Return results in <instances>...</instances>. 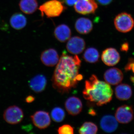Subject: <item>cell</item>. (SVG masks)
Masks as SVG:
<instances>
[{
  "instance_id": "d4e9b609",
  "label": "cell",
  "mask_w": 134,
  "mask_h": 134,
  "mask_svg": "<svg viewBox=\"0 0 134 134\" xmlns=\"http://www.w3.org/2000/svg\"><path fill=\"white\" fill-rule=\"evenodd\" d=\"M125 70L126 71H132L134 73V59H129L127 64L125 67Z\"/></svg>"
},
{
  "instance_id": "8992f818",
  "label": "cell",
  "mask_w": 134,
  "mask_h": 134,
  "mask_svg": "<svg viewBox=\"0 0 134 134\" xmlns=\"http://www.w3.org/2000/svg\"><path fill=\"white\" fill-rule=\"evenodd\" d=\"M74 6L77 13L83 15L94 14L98 7L96 0H78Z\"/></svg>"
},
{
  "instance_id": "9a60e30c",
  "label": "cell",
  "mask_w": 134,
  "mask_h": 134,
  "mask_svg": "<svg viewBox=\"0 0 134 134\" xmlns=\"http://www.w3.org/2000/svg\"><path fill=\"white\" fill-rule=\"evenodd\" d=\"M47 84L46 78L44 75L39 74L34 77L29 82L30 88L36 93L42 92L46 88Z\"/></svg>"
},
{
  "instance_id": "8fae6325",
  "label": "cell",
  "mask_w": 134,
  "mask_h": 134,
  "mask_svg": "<svg viewBox=\"0 0 134 134\" xmlns=\"http://www.w3.org/2000/svg\"><path fill=\"white\" fill-rule=\"evenodd\" d=\"M40 59L44 65L47 66L53 67L58 64L59 57L55 49L50 48L43 51L41 53Z\"/></svg>"
},
{
  "instance_id": "4fadbf2b",
  "label": "cell",
  "mask_w": 134,
  "mask_h": 134,
  "mask_svg": "<svg viewBox=\"0 0 134 134\" xmlns=\"http://www.w3.org/2000/svg\"><path fill=\"white\" fill-rule=\"evenodd\" d=\"M65 107L69 114L75 116L79 114L82 111V104L80 99L72 96L67 99L65 103Z\"/></svg>"
},
{
  "instance_id": "52a82bcc",
  "label": "cell",
  "mask_w": 134,
  "mask_h": 134,
  "mask_svg": "<svg viewBox=\"0 0 134 134\" xmlns=\"http://www.w3.org/2000/svg\"><path fill=\"white\" fill-rule=\"evenodd\" d=\"M86 43L83 38L78 36L70 37L67 42L66 47L68 52L74 55L81 53L85 49Z\"/></svg>"
},
{
  "instance_id": "7402d4cb",
  "label": "cell",
  "mask_w": 134,
  "mask_h": 134,
  "mask_svg": "<svg viewBox=\"0 0 134 134\" xmlns=\"http://www.w3.org/2000/svg\"><path fill=\"white\" fill-rule=\"evenodd\" d=\"M98 130V129L96 124L91 122H85L79 129V133L81 134H95Z\"/></svg>"
},
{
  "instance_id": "44dd1931",
  "label": "cell",
  "mask_w": 134,
  "mask_h": 134,
  "mask_svg": "<svg viewBox=\"0 0 134 134\" xmlns=\"http://www.w3.org/2000/svg\"><path fill=\"white\" fill-rule=\"evenodd\" d=\"M84 59L89 63H96L98 62L99 54L98 50L94 47L87 48L84 53L83 56Z\"/></svg>"
},
{
  "instance_id": "4316f807",
  "label": "cell",
  "mask_w": 134,
  "mask_h": 134,
  "mask_svg": "<svg viewBox=\"0 0 134 134\" xmlns=\"http://www.w3.org/2000/svg\"><path fill=\"white\" fill-rule=\"evenodd\" d=\"M112 1L113 0H97V1L100 5H107L110 4Z\"/></svg>"
},
{
  "instance_id": "30bf717a",
  "label": "cell",
  "mask_w": 134,
  "mask_h": 134,
  "mask_svg": "<svg viewBox=\"0 0 134 134\" xmlns=\"http://www.w3.org/2000/svg\"><path fill=\"white\" fill-rule=\"evenodd\" d=\"M101 59L105 65L113 66L119 62L120 56L115 48L111 47L106 48L103 51L101 55Z\"/></svg>"
},
{
  "instance_id": "83f0119b",
  "label": "cell",
  "mask_w": 134,
  "mask_h": 134,
  "mask_svg": "<svg viewBox=\"0 0 134 134\" xmlns=\"http://www.w3.org/2000/svg\"><path fill=\"white\" fill-rule=\"evenodd\" d=\"M129 44L128 43H125L121 45V50L123 52H127L129 50Z\"/></svg>"
},
{
  "instance_id": "7a4b0ae2",
  "label": "cell",
  "mask_w": 134,
  "mask_h": 134,
  "mask_svg": "<svg viewBox=\"0 0 134 134\" xmlns=\"http://www.w3.org/2000/svg\"><path fill=\"white\" fill-rule=\"evenodd\" d=\"M82 93L85 99L101 106L112 100L113 91L109 84L99 80L96 75H92L85 81Z\"/></svg>"
},
{
  "instance_id": "4dcf8cb0",
  "label": "cell",
  "mask_w": 134,
  "mask_h": 134,
  "mask_svg": "<svg viewBox=\"0 0 134 134\" xmlns=\"http://www.w3.org/2000/svg\"><path fill=\"white\" fill-rule=\"evenodd\" d=\"M130 80H131V81L132 82L134 85V76L130 77Z\"/></svg>"
},
{
  "instance_id": "ffe728a7",
  "label": "cell",
  "mask_w": 134,
  "mask_h": 134,
  "mask_svg": "<svg viewBox=\"0 0 134 134\" xmlns=\"http://www.w3.org/2000/svg\"><path fill=\"white\" fill-rule=\"evenodd\" d=\"M10 25L14 29L20 30L23 29L27 24L26 18L22 14L16 13L12 15L10 19Z\"/></svg>"
},
{
  "instance_id": "5bb4252c",
  "label": "cell",
  "mask_w": 134,
  "mask_h": 134,
  "mask_svg": "<svg viewBox=\"0 0 134 134\" xmlns=\"http://www.w3.org/2000/svg\"><path fill=\"white\" fill-rule=\"evenodd\" d=\"M100 127L104 132L111 133L114 132L118 126V121L115 117L111 115L103 116L100 120Z\"/></svg>"
},
{
  "instance_id": "cb8c5ba5",
  "label": "cell",
  "mask_w": 134,
  "mask_h": 134,
  "mask_svg": "<svg viewBox=\"0 0 134 134\" xmlns=\"http://www.w3.org/2000/svg\"><path fill=\"white\" fill-rule=\"evenodd\" d=\"M58 132L59 134H73L74 129L70 125L65 124L60 127L58 129Z\"/></svg>"
},
{
  "instance_id": "277c9868",
  "label": "cell",
  "mask_w": 134,
  "mask_h": 134,
  "mask_svg": "<svg viewBox=\"0 0 134 134\" xmlns=\"http://www.w3.org/2000/svg\"><path fill=\"white\" fill-rule=\"evenodd\" d=\"M114 24L118 31L126 33L133 28L134 20L131 15L126 12H122L117 15L115 18Z\"/></svg>"
},
{
  "instance_id": "ba28073f",
  "label": "cell",
  "mask_w": 134,
  "mask_h": 134,
  "mask_svg": "<svg viewBox=\"0 0 134 134\" xmlns=\"http://www.w3.org/2000/svg\"><path fill=\"white\" fill-rule=\"evenodd\" d=\"M31 118L34 125L40 129H45L51 124L49 113L45 111H37L31 116Z\"/></svg>"
},
{
  "instance_id": "f1b7e54d",
  "label": "cell",
  "mask_w": 134,
  "mask_h": 134,
  "mask_svg": "<svg viewBox=\"0 0 134 134\" xmlns=\"http://www.w3.org/2000/svg\"><path fill=\"white\" fill-rule=\"evenodd\" d=\"M35 100V98L32 96H28L25 99V101L27 103H31Z\"/></svg>"
},
{
  "instance_id": "484cf974",
  "label": "cell",
  "mask_w": 134,
  "mask_h": 134,
  "mask_svg": "<svg viewBox=\"0 0 134 134\" xmlns=\"http://www.w3.org/2000/svg\"><path fill=\"white\" fill-rule=\"evenodd\" d=\"M63 1L66 5L71 7L74 5L78 0H63Z\"/></svg>"
},
{
  "instance_id": "e0dca14e",
  "label": "cell",
  "mask_w": 134,
  "mask_h": 134,
  "mask_svg": "<svg viewBox=\"0 0 134 134\" xmlns=\"http://www.w3.org/2000/svg\"><path fill=\"white\" fill-rule=\"evenodd\" d=\"M71 31L69 26L66 25L61 24L58 25L54 31L55 38L61 43H65L71 37Z\"/></svg>"
},
{
  "instance_id": "ac0fdd59",
  "label": "cell",
  "mask_w": 134,
  "mask_h": 134,
  "mask_svg": "<svg viewBox=\"0 0 134 134\" xmlns=\"http://www.w3.org/2000/svg\"><path fill=\"white\" fill-rule=\"evenodd\" d=\"M115 93L116 98L119 100H128L132 96V88L127 84H120L115 87Z\"/></svg>"
},
{
  "instance_id": "d6986e66",
  "label": "cell",
  "mask_w": 134,
  "mask_h": 134,
  "mask_svg": "<svg viewBox=\"0 0 134 134\" xmlns=\"http://www.w3.org/2000/svg\"><path fill=\"white\" fill-rule=\"evenodd\" d=\"M20 9L26 14H31L37 10L38 3L37 0H20L19 3Z\"/></svg>"
},
{
  "instance_id": "f546056e",
  "label": "cell",
  "mask_w": 134,
  "mask_h": 134,
  "mask_svg": "<svg viewBox=\"0 0 134 134\" xmlns=\"http://www.w3.org/2000/svg\"><path fill=\"white\" fill-rule=\"evenodd\" d=\"M88 113L90 115H93V116L96 115V114L95 110H93L92 108H91V109H90L89 110Z\"/></svg>"
},
{
  "instance_id": "3957f363",
  "label": "cell",
  "mask_w": 134,
  "mask_h": 134,
  "mask_svg": "<svg viewBox=\"0 0 134 134\" xmlns=\"http://www.w3.org/2000/svg\"><path fill=\"white\" fill-rule=\"evenodd\" d=\"M39 9L42 16L45 15L48 18H54L60 15L66 7L59 0H50L44 3Z\"/></svg>"
},
{
  "instance_id": "603a6c76",
  "label": "cell",
  "mask_w": 134,
  "mask_h": 134,
  "mask_svg": "<svg viewBox=\"0 0 134 134\" xmlns=\"http://www.w3.org/2000/svg\"><path fill=\"white\" fill-rule=\"evenodd\" d=\"M51 115L53 120L55 122H62L65 117V111L62 108L59 107L54 108L51 112Z\"/></svg>"
},
{
  "instance_id": "9c48e42d",
  "label": "cell",
  "mask_w": 134,
  "mask_h": 134,
  "mask_svg": "<svg viewBox=\"0 0 134 134\" xmlns=\"http://www.w3.org/2000/svg\"><path fill=\"white\" fill-rule=\"evenodd\" d=\"M133 108L130 106L123 105L117 108L115 113V118L118 122L121 124H127L133 119Z\"/></svg>"
},
{
  "instance_id": "6da1fadb",
  "label": "cell",
  "mask_w": 134,
  "mask_h": 134,
  "mask_svg": "<svg viewBox=\"0 0 134 134\" xmlns=\"http://www.w3.org/2000/svg\"><path fill=\"white\" fill-rule=\"evenodd\" d=\"M81 63L77 55L73 57L63 53L52 78L53 87L62 94L75 88L83 77L79 73Z\"/></svg>"
},
{
  "instance_id": "2e32d148",
  "label": "cell",
  "mask_w": 134,
  "mask_h": 134,
  "mask_svg": "<svg viewBox=\"0 0 134 134\" xmlns=\"http://www.w3.org/2000/svg\"><path fill=\"white\" fill-rule=\"evenodd\" d=\"M75 29L78 33L87 34L92 31L93 24L91 20L87 18H79L75 23Z\"/></svg>"
},
{
  "instance_id": "7c38bea8",
  "label": "cell",
  "mask_w": 134,
  "mask_h": 134,
  "mask_svg": "<svg viewBox=\"0 0 134 134\" xmlns=\"http://www.w3.org/2000/svg\"><path fill=\"white\" fill-rule=\"evenodd\" d=\"M106 82L112 85H117L121 82L123 79V74L119 69L114 68L107 70L104 74Z\"/></svg>"
},
{
  "instance_id": "5b68a950",
  "label": "cell",
  "mask_w": 134,
  "mask_h": 134,
  "mask_svg": "<svg viewBox=\"0 0 134 134\" xmlns=\"http://www.w3.org/2000/svg\"><path fill=\"white\" fill-rule=\"evenodd\" d=\"M3 116L4 120L8 123L16 125L22 121L24 115L21 108L16 105H12L5 110Z\"/></svg>"
}]
</instances>
